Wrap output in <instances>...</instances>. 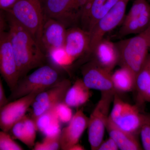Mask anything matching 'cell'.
Instances as JSON below:
<instances>
[{
  "label": "cell",
  "mask_w": 150,
  "mask_h": 150,
  "mask_svg": "<svg viewBox=\"0 0 150 150\" xmlns=\"http://www.w3.org/2000/svg\"><path fill=\"white\" fill-rule=\"evenodd\" d=\"M71 108L64 101L58 103L54 107L55 113L61 123H69L71 120L73 115Z\"/></svg>",
  "instance_id": "27"
},
{
  "label": "cell",
  "mask_w": 150,
  "mask_h": 150,
  "mask_svg": "<svg viewBox=\"0 0 150 150\" xmlns=\"http://www.w3.org/2000/svg\"><path fill=\"white\" fill-rule=\"evenodd\" d=\"M150 86V53L136 78V88L137 92V105L142 106V100L148 89Z\"/></svg>",
  "instance_id": "24"
},
{
  "label": "cell",
  "mask_w": 150,
  "mask_h": 150,
  "mask_svg": "<svg viewBox=\"0 0 150 150\" xmlns=\"http://www.w3.org/2000/svg\"><path fill=\"white\" fill-rule=\"evenodd\" d=\"M38 131L45 137H59L61 133V122L58 119L54 108L43 113L34 120Z\"/></svg>",
  "instance_id": "21"
},
{
  "label": "cell",
  "mask_w": 150,
  "mask_h": 150,
  "mask_svg": "<svg viewBox=\"0 0 150 150\" xmlns=\"http://www.w3.org/2000/svg\"><path fill=\"white\" fill-rule=\"evenodd\" d=\"M90 89L79 79L71 86L65 95L64 102L70 107H78L88 101L90 97Z\"/></svg>",
  "instance_id": "22"
},
{
  "label": "cell",
  "mask_w": 150,
  "mask_h": 150,
  "mask_svg": "<svg viewBox=\"0 0 150 150\" xmlns=\"http://www.w3.org/2000/svg\"><path fill=\"white\" fill-rule=\"evenodd\" d=\"M0 74L13 91L20 76L8 32L6 31L0 34Z\"/></svg>",
  "instance_id": "10"
},
{
  "label": "cell",
  "mask_w": 150,
  "mask_h": 150,
  "mask_svg": "<svg viewBox=\"0 0 150 150\" xmlns=\"http://www.w3.org/2000/svg\"><path fill=\"white\" fill-rule=\"evenodd\" d=\"M150 24V4L148 0H135L125 16L118 32L120 37L139 34Z\"/></svg>",
  "instance_id": "8"
},
{
  "label": "cell",
  "mask_w": 150,
  "mask_h": 150,
  "mask_svg": "<svg viewBox=\"0 0 150 150\" xmlns=\"http://www.w3.org/2000/svg\"><path fill=\"white\" fill-rule=\"evenodd\" d=\"M71 85L69 80H61L53 86L38 94L31 105L32 119L35 120L58 103L64 101L65 95Z\"/></svg>",
  "instance_id": "9"
},
{
  "label": "cell",
  "mask_w": 150,
  "mask_h": 150,
  "mask_svg": "<svg viewBox=\"0 0 150 150\" xmlns=\"http://www.w3.org/2000/svg\"><path fill=\"white\" fill-rule=\"evenodd\" d=\"M40 92L32 93L20 98L8 102L0 108V129L8 132L18 122L26 115L35 97Z\"/></svg>",
  "instance_id": "11"
},
{
  "label": "cell",
  "mask_w": 150,
  "mask_h": 150,
  "mask_svg": "<svg viewBox=\"0 0 150 150\" xmlns=\"http://www.w3.org/2000/svg\"><path fill=\"white\" fill-rule=\"evenodd\" d=\"M112 80L116 93L129 92L135 90L136 76L126 68L121 67L112 73Z\"/></svg>",
  "instance_id": "23"
},
{
  "label": "cell",
  "mask_w": 150,
  "mask_h": 150,
  "mask_svg": "<svg viewBox=\"0 0 150 150\" xmlns=\"http://www.w3.org/2000/svg\"><path fill=\"white\" fill-rule=\"evenodd\" d=\"M60 149L59 137H45L41 142H37L33 147L34 150H57Z\"/></svg>",
  "instance_id": "28"
},
{
  "label": "cell",
  "mask_w": 150,
  "mask_h": 150,
  "mask_svg": "<svg viewBox=\"0 0 150 150\" xmlns=\"http://www.w3.org/2000/svg\"><path fill=\"white\" fill-rule=\"evenodd\" d=\"M64 47L75 60L84 54H89V33L76 26L67 28Z\"/></svg>",
  "instance_id": "17"
},
{
  "label": "cell",
  "mask_w": 150,
  "mask_h": 150,
  "mask_svg": "<svg viewBox=\"0 0 150 150\" xmlns=\"http://www.w3.org/2000/svg\"><path fill=\"white\" fill-rule=\"evenodd\" d=\"M1 76L0 74V108L8 102V100L6 97L4 88H3Z\"/></svg>",
  "instance_id": "32"
},
{
  "label": "cell",
  "mask_w": 150,
  "mask_h": 150,
  "mask_svg": "<svg viewBox=\"0 0 150 150\" xmlns=\"http://www.w3.org/2000/svg\"><path fill=\"white\" fill-rule=\"evenodd\" d=\"M115 92H101V96L88 118V139L92 150H97L103 141L105 131Z\"/></svg>",
  "instance_id": "6"
},
{
  "label": "cell",
  "mask_w": 150,
  "mask_h": 150,
  "mask_svg": "<svg viewBox=\"0 0 150 150\" xmlns=\"http://www.w3.org/2000/svg\"><path fill=\"white\" fill-rule=\"evenodd\" d=\"M109 118L116 126L137 136L145 123L150 121V116L143 114L140 107L123 101L115 93Z\"/></svg>",
  "instance_id": "4"
},
{
  "label": "cell",
  "mask_w": 150,
  "mask_h": 150,
  "mask_svg": "<svg viewBox=\"0 0 150 150\" xmlns=\"http://www.w3.org/2000/svg\"><path fill=\"white\" fill-rule=\"evenodd\" d=\"M81 73L82 79L90 89L116 93L112 84V73L100 67L93 60L84 65Z\"/></svg>",
  "instance_id": "12"
},
{
  "label": "cell",
  "mask_w": 150,
  "mask_h": 150,
  "mask_svg": "<svg viewBox=\"0 0 150 150\" xmlns=\"http://www.w3.org/2000/svg\"><path fill=\"white\" fill-rule=\"evenodd\" d=\"M8 25L6 16L3 13L2 11L0 10V34L6 31Z\"/></svg>",
  "instance_id": "33"
},
{
  "label": "cell",
  "mask_w": 150,
  "mask_h": 150,
  "mask_svg": "<svg viewBox=\"0 0 150 150\" xmlns=\"http://www.w3.org/2000/svg\"><path fill=\"white\" fill-rule=\"evenodd\" d=\"M42 1L18 0L11 8L6 11L27 29L40 46L45 16Z\"/></svg>",
  "instance_id": "3"
},
{
  "label": "cell",
  "mask_w": 150,
  "mask_h": 150,
  "mask_svg": "<svg viewBox=\"0 0 150 150\" xmlns=\"http://www.w3.org/2000/svg\"><path fill=\"white\" fill-rule=\"evenodd\" d=\"M6 12L8 32L21 79L30 71L44 65L46 56L32 34L10 13Z\"/></svg>",
  "instance_id": "1"
},
{
  "label": "cell",
  "mask_w": 150,
  "mask_h": 150,
  "mask_svg": "<svg viewBox=\"0 0 150 150\" xmlns=\"http://www.w3.org/2000/svg\"><path fill=\"white\" fill-rule=\"evenodd\" d=\"M150 102V86L145 94L142 102V105L146 103Z\"/></svg>",
  "instance_id": "35"
},
{
  "label": "cell",
  "mask_w": 150,
  "mask_h": 150,
  "mask_svg": "<svg viewBox=\"0 0 150 150\" xmlns=\"http://www.w3.org/2000/svg\"><path fill=\"white\" fill-rule=\"evenodd\" d=\"M22 150L23 148L14 141L8 132L0 131V150Z\"/></svg>",
  "instance_id": "26"
},
{
  "label": "cell",
  "mask_w": 150,
  "mask_h": 150,
  "mask_svg": "<svg viewBox=\"0 0 150 150\" xmlns=\"http://www.w3.org/2000/svg\"><path fill=\"white\" fill-rule=\"evenodd\" d=\"M139 134L143 149L150 150V121L142 126Z\"/></svg>",
  "instance_id": "29"
},
{
  "label": "cell",
  "mask_w": 150,
  "mask_h": 150,
  "mask_svg": "<svg viewBox=\"0 0 150 150\" xmlns=\"http://www.w3.org/2000/svg\"><path fill=\"white\" fill-rule=\"evenodd\" d=\"M67 29L61 22L45 16L40 40L43 51L64 47Z\"/></svg>",
  "instance_id": "15"
},
{
  "label": "cell",
  "mask_w": 150,
  "mask_h": 150,
  "mask_svg": "<svg viewBox=\"0 0 150 150\" xmlns=\"http://www.w3.org/2000/svg\"><path fill=\"white\" fill-rule=\"evenodd\" d=\"M106 129L109 137L115 141L119 149H142L137 139V136L120 129L110 120L109 117L106 124Z\"/></svg>",
  "instance_id": "20"
},
{
  "label": "cell",
  "mask_w": 150,
  "mask_h": 150,
  "mask_svg": "<svg viewBox=\"0 0 150 150\" xmlns=\"http://www.w3.org/2000/svg\"><path fill=\"white\" fill-rule=\"evenodd\" d=\"M18 0H0V10L7 11Z\"/></svg>",
  "instance_id": "31"
},
{
  "label": "cell",
  "mask_w": 150,
  "mask_h": 150,
  "mask_svg": "<svg viewBox=\"0 0 150 150\" xmlns=\"http://www.w3.org/2000/svg\"><path fill=\"white\" fill-rule=\"evenodd\" d=\"M88 117L82 110H79L73 115L69 125L61 130L59 136L60 149L70 150L79 143L84 132L87 129Z\"/></svg>",
  "instance_id": "14"
},
{
  "label": "cell",
  "mask_w": 150,
  "mask_h": 150,
  "mask_svg": "<svg viewBox=\"0 0 150 150\" xmlns=\"http://www.w3.org/2000/svg\"><path fill=\"white\" fill-rule=\"evenodd\" d=\"M120 67L128 69L137 78L149 54V46L143 33L115 43Z\"/></svg>",
  "instance_id": "5"
},
{
  "label": "cell",
  "mask_w": 150,
  "mask_h": 150,
  "mask_svg": "<svg viewBox=\"0 0 150 150\" xmlns=\"http://www.w3.org/2000/svg\"><path fill=\"white\" fill-rule=\"evenodd\" d=\"M117 1L87 0L80 20L81 27L89 33Z\"/></svg>",
  "instance_id": "16"
},
{
  "label": "cell",
  "mask_w": 150,
  "mask_h": 150,
  "mask_svg": "<svg viewBox=\"0 0 150 150\" xmlns=\"http://www.w3.org/2000/svg\"><path fill=\"white\" fill-rule=\"evenodd\" d=\"M81 5V0H45L44 13L45 16L55 19L66 27H69Z\"/></svg>",
  "instance_id": "13"
},
{
  "label": "cell",
  "mask_w": 150,
  "mask_h": 150,
  "mask_svg": "<svg viewBox=\"0 0 150 150\" xmlns=\"http://www.w3.org/2000/svg\"><path fill=\"white\" fill-rule=\"evenodd\" d=\"M91 54L94 62L108 71L112 72L118 64L119 55L115 43L102 39L96 46Z\"/></svg>",
  "instance_id": "18"
},
{
  "label": "cell",
  "mask_w": 150,
  "mask_h": 150,
  "mask_svg": "<svg viewBox=\"0 0 150 150\" xmlns=\"http://www.w3.org/2000/svg\"><path fill=\"white\" fill-rule=\"evenodd\" d=\"M117 144L112 138L109 137L108 139L103 141L97 150H118Z\"/></svg>",
  "instance_id": "30"
},
{
  "label": "cell",
  "mask_w": 150,
  "mask_h": 150,
  "mask_svg": "<svg viewBox=\"0 0 150 150\" xmlns=\"http://www.w3.org/2000/svg\"><path fill=\"white\" fill-rule=\"evenodd\" d=\"M130 0H118L107 13L96 23L89 33V54L103 39L105 35L122 23Z\"/></svg>",
  "instance_id": "7"
},
{
  "label": "cell",
  "mask_w": 150,
  "mask_h": 150,
  "mask_svg": "<svg viewBox=\"0 0 150 150\" xmlns=\"http://www.w3.org/2000/svg\"><path fill=\"white\" fill-rule=\"evenodd\" d=\"M37 131L35 121L26 115L16 123L9 132L13 139L19 140L28 147L33 149Z\"/></svg>",
  "instance_id": "19"
},
{
  "label": "cell",
  "mask_w": 150,
  "mask_h": 150,
  "mask_svg": "<svg viewBox=\"0 0 150 150\" xmlns=\"http://www.w3.org/2000/svg\"><path fill=\"white\" fill-rule=\"evenodd\" d=\"M46 56L49 58L50 62L58 68L67 69L75 61L74 59L67 54L64 47L51 49L46 52Z\"/></svg>",
  "instance_id": "25"
},
{
  "label": "cell",
  "mask_w": 150,
  "mask_h": 150,
  "mask_svg": "<svg viewBox=\"0 0 150 150\" xmlns=\"http://www.w3.org/2000/svg\"><path fill=\"white\" fill-rule=\"evenodd\" d=\"M147 42L149 48H150V24L144 32L142 33Z\"/></svg>",
  "instance_id": "34"
},
{
  "label": "cell",
  "mask_w": 150,
  "mask_h": 150,
  "mask_svg": "<svg viewBox=\"0 0 150 150\" xmlns=\"http://www.w3.org/2000/svg\"><path fill=\"white\" fill-rule=\"evenodd\" d=\"M60 80L56 68L49 65H42L19 80L15 88L11 91L9 100H15L35 92L43 91Z\"/></svg>",
  "instance_id": "2"
},
{
  "label": "cell",
  "mask_w": 150,
  "mask_h": 150,
  "mask_svg": "<svg viewBox=\"0 0 150 150\" xmlns=\"http://www.w3.org/2000/svg\"><path fill=\"white\" fill-rule=\"evenodd\" d=\"M85 150L84 148L79 143L75 144L70 149V150Z\"/></svg>",
  "instance_id": "36"
}]
</instances>
